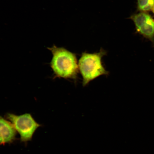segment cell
<instances>
[{
	"mask_svg": "<svg viewBox=\"0 0 154 154\" xmlns=\"http://www.w3.org/2000/svg\"><path fill=\"white\" fill-rule=\"evenodd\" d=\"M16 130L11 122L0 116V144L13 143L16 139Z\"/></svg>",
	"mask_w": 154,
	"mask_h": 154,
	"instance_id": "5b68a950",
	"label": "cell"
},
{
	"mask_svg": "<svg viewBox=\"0 0 154 154\" xmlns=\"http://www.w3.org/2000/svg\"><path fill=\"white\" fill-rule=\"evenodd\" d=\"M152 12L153 13H154V7H153V8L152 9Z\"/></svg>",
	"mask_w": 154,
	"mask_h": 154,
	"instance_id": "52a82bcc",
	"label": "cell"
},
{
	"mask_svg": "<svg viewBox=\"0 0 154 154\" xmlns=\"http://www.w3.org/2000/svg\"><path fill=\"white\" fill-rule=\"evenodd\" d=\"M106 54L107 52L102 48L98 53H89L85 52L82 53L78 66L83 79V86H86L98 77L109 74L102 61V58Z\"/></svg>",
	"mask_w": 154,
	"mask_h": 154,
	"instance_id": "7a4b0ae2",
	"label": "cell"
},
{
	"mask_svg": "<svg viewBox=\"0 0 154 154\" xmlns=\"http://www.w3.org/2000/svg\"><path fill=\"white\" fill-rule=\"evenodd\" d=\"M129 19L133 21L136 31L154 45V20L147 12L134 14Z\"/></svg>",
	"mask_w": 154,
	"mask_h": 154,
	"instance_id": "277c9868",
	"label": "cell"
},
{
	"mask_svg": "<svg viewBox=\"0 0 154 154\" xmlns=\"http://www.w3.org/2000/svg\"><path fill=\"white\" fill-rule=\"evenodd\" d=\"M5 116L20 134L21 142H27L31 140L35 131L41 126L29 113L18 116L8 113Z\"/></svg>",
	"mask_w": 154,
	"mask_h": 154,
	"instance_id": "3957f363",
	"label": "cell"
},
{
	"mask_svg": "<svg viewBox=\"0 0 154 154\" xmlns=\"http://www.w3.org/2000/svg\"><path fill=\"white\" fill-rule=\"evenodd\" d=\"M48 49L53 55L51 66L55 77L76 80L79 66L76 54L64 48L58 47L55 45Z\"/></svg>",
	"mask_w": 154,
	"mask_h": 154,
	"instance_id": "6da1fadb",
	"label": "cell"
},
{
	"mask_svg": "<svg viewBox=\"0 0 154 154\" xmlns=\"http://www.w3.org/2000/svg\"><path fill=\"white\" fill-rule=\"evenodd\" d=\"M154 6V0H137V8L140 12H147L152 10Z\"/></svg>",
	"mask_w": 154,
	"mask_h": 154,
	"instance_id": "8992f818",
	"label": "cell"
}]
</instances>
